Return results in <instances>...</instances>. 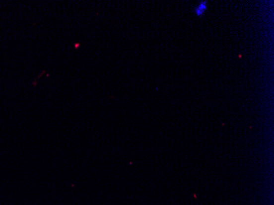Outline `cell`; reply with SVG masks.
<instances>
[{
    "mask_svg": "<svg viewBox=\"0 0 274 205\" xmlns=\"http://www.w3.org/2000/svg\"><path fill=\"white\" fill-rule=\"evenodd\" d=\"M196 8H200V9H196V13H198L200 10H201V13H202V12H204V10H205V8H206V7H204V3H202V4H201V6H200V7H196Z\"/></svg>",
    "mask_w": 274,
    "mask_h": 205,
    "instance_id": "cell-1",
    "label": "cell"
}]
</instances>
